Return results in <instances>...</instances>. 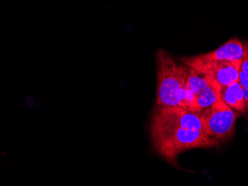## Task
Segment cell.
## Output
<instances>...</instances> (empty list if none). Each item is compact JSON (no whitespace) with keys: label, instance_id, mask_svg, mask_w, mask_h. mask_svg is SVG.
I'll use <instances>...</instances> for the list:
<instances>
[{"label":"cell","instance_id":"cell-1","mask_svg":"<svg viewBox=\"0 0 248 186\" xmlns=\"http://www.w3.org/2000/svg\"><path fill=\"white\" fill-rule=\"evenodd\" d=\"M150 132L155 152L178 169H182L178 162V156L182 153L194 148H211L220 145V142L207 135L205 130L150 126Z\"/></svg>","mask_w":248,"mask_h":186},{"label":"cell","instance_id":"cell-2","mask_svg":"<svg viewBox=\"0 0 248 186\" xmlns=\"http://www.w3.org/2000/svg\"><path fill=\"white\" fill-rule=\"evenodd\" d=\"M157 66L156 106L185 105V90L189 69L179 63L170 53L158 49L155 54Z\"/></svg>","mask_w":248,"mask_h":186},{"label":"cell","instance_id":"cell-3","mask_svg":"<svg viewBox=\"0 0 248 186\" xmlns=\"http://www.w3.org/2000/svg\"><path fill=\"white\" fill-rule=\"evenodd\" d=\"M185 90V105L192 112H202L221 100L220 87L207 75L189 69Z\"/></svg>","mask_w":248,"mask_h":186},{"label":"cell","instance_id":"cell-4","mask_svg":"<svg viewBox=\"0 0 248 186\" xmlns=\"http://www.w3.org/2000/svg\"><path fill=\"white\" fill-rule=\"evenodd\" d=\"M239 112L220 100L201 112L207 135L219 142H227L235 134V123Z\"/></svg>","mask_w":248,"mask_h":186},{"label":"cell","instance_id":"cell-5","mask_svg":"<svg viewBox=\"0 0 248 186\" xmlns=\"http://www.w3.org/2000/svg\"><path fill=\"white\" fill-rule=\"evenodd\" d=\"M150 126L204 130L201 112H192L182 106H155L152 114Z\"/></svg>","mask_w":248,"mask_h":186},{"label":"cell","instance_id":"cell-6","mask_svg":"<svg viewBox=\"0 0 248 186\" xmlns=\"http://www.w3.org/2000/svg\"><path fill=\"white\" fill-rule=\"evenodd\" d=\"M186 67L207 75L219 86H226L239 80L241 60L236 62H204L194 56L180 57Z\"/></svg>","mask_w":248,"mask_h":186},{"label":"cell","instance_id":"cell-7","mask_svg":"<svg viewBox=\"0 0 248 186\" xmlns=\"http://www.w3.org/2000/svg\"><path fill=\"white\" fill-rule=\"evenodd\" d=\"M243 54V43L238 37H233L214 51L194 57L204 62H236L242 59Z\"/></svg>","mask_w":248,"mask_h":186},{"label":"cell","instance_id":"cell-8","mask_svg":"<svg viewBox=\"0 0 248 186\" xmlns=\"http://www.w3.org/2000/svg\"><path fill=\"white\" fill-rule=\"evenodd\" d=\"M220 98L222 102L241 114H248L244 100L243 87L239 80L229 86H221L220 87Z\"/></svg>","mask_w":248,"mask_h":186},{"label":"cell","instance_id":"cell-9","mask_svg":"<svg viewBox=\"0 0 248 186\" xmlns=\"http://www.w3.org/2000/svg\"><path fill=\"white\" fill-rule=\"evenodd\" d=\"M244 54L241 59V69L248 75V41L243 43Z\"/></svg>","mask_w":248,"mask_h":186},{"label":"cell","instance_id":"cell-10","mask_svg":"<svg viewBox=\"0 0 248 186\" xmlns=\"http://www.w3.org/2000/svg\"><path fill=\"white\" fill-rule=\"evenodd\" d=\"M239 82L242 87H248V75L240 69Z\"/></svg>","mask_w":248,"mask_h":186},{"label":"cell","instance_id":"cell-11","mask_svg":"<svg viewBox=\"0 0 248 186\" xmlns=\"http://www.w3.org/2000/svg\"><path fill=\"white\" fill-rule=\"evenodd\" d=\"M244 100H245V106L248 113V87H243Z\"/></svg>","mask_w":248,"mask_h":186}]
</instances>
